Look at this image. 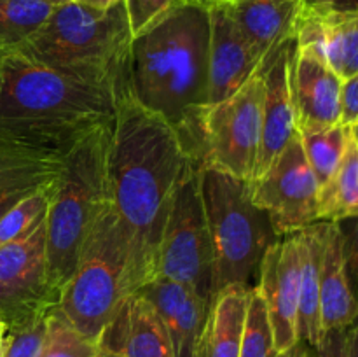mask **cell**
Here are the masks:
<instances>
[{
    "mask_svg": "<svg viewBox=\"0 0 358 357\" xmlns=\"http://www.w3.org/2000/svg\"><path fill=\"white\" fill-rule=\"evenodd\" d=\"M131 38L124 2L100 10L69 0L55 6L16 52L48 69L117 88L128 76Z\"/></svg>",
    "mask_w": 358,
    "mask_h": 357,
    "instance_id": "4",
    "label": "cell"
},
{
    "mask_svg": "<svg viewBox=\"0 0 358 357\" xmlns=\"http://www.w3.org/2000/svg\"><path fill=\"white\" fill-rule=\"evenodd\" d=\"M199 189L213 248V293L227 286L254 290L266 252L282 237L268 212L252 202L247 181L201 167Z\"/></svg>",
    "mask_w": 358,
    "mask_h": 357,
    "instance_id": "6",
    "label": "cell"
},
{
    "mask_svg": "<svg viewBox=\"0 0 358 357\" xmlns=\"http://www.w3.org/2000/svg\"><path fill=\"white\" fill-rule=\"evenodd\" d=\"M304 154L317 177L318 186H324L334 170L338 168L343 154H345L348 140L352 136V128L341 125L322 126V128L297 130Z\"/></svg>",
    "mask_w": 358,
    "mask_h": 357,
    "instance_id": "25",
    "label": "cell"
},
{
    "mask_svg": "<svg viewBox=\"0 0 358 357\" xmlns=\"http://www.w3.org/2000/svg\"><path fill=\"white\" fill-rule=\"evenodd\" d=\"M112 122L87 136L63 161L52 191L45 216V255L49 282L59 300L76 272L87 234L110 203L107 156Z\"/></svg>",
    "mask_w": 358,
    "mask_h": 357,
    "instance_id": "5",
    "label": "cell"
},
{
    "mask_svg": "<svg viewBox=\"0 0 358 357\" xmlns=\"http://www.w3.org/2000/svg\"><path fill=\"white\" fill-rule=\"evenodd\" d=\"M252 290L227 286L215 293L196 357H240Z\"/></svg>",
    "mask_w": 358,
    "mask_h": 357,
    "instance_id": "21",
    "label": "cell"
},
{
    "mask_svg": "<svg viewBox=\"0 0 358 357\" xmlns=\"http://www.w3.org/2000/svg\"><path fill=\"white\" fill-rule=\"evenodd\" d=\"M315 350H317L318 357H348V352H346V329L325 331Z\"/></svg>",
    "mask_w": 358,
    "mask_h": 357,
    "instance_id": "34",
    "label": "cell"
},
{
    "mask_svg": "<svg viewBox=\"0 0 358 357\" xmlns=\"http://www.w3.org/2000/svg\"><path fill=\"white\" fill-rule=\"evenodd\" d=\"M55 184L56 182H52L48 188L24 198L23 202L17 203L13 210H9L0 219V245H6L9 241L27 237L45 219L49 203H51L52 198V191H55Z\"/></svg>",
    "mask_w": 358,
    "mask_h": 357,
    "instance_id": "28",
    "label": "cell"
},
{
    "mask_svg": "<svg viewBox=\"0 0 358 357\" xmlns=\"http://www.w3.org/2000/svg\"><path fill=\"white\" fill-rule=\"evenodd\" d=\"M184 0H124L131 34L136 35Z\"/></svg>",
    "mask_w": 358,
    "mask_h": 357,
    "instance_id": "31",
    "label": "cell"
},
{
    "mask_svg": "<svg viewBox=\"0 0 358 357\" xmlns=\"http://www.w3.org/2000/svg\"><path fill=\"white\" fill-rule=\"evenodd\" d=\"M278 357H318L317 350L313 346H310L304 342H297L296 345L290 350H287L285 354H280Z\"/></svg>",
    "mask_w": 358,
    "mask_h": 357,
    "instance_id": "37",
    "label": "cell"
},
{
    "mask_svg": "<svg viewBox=\"0 0 358 357\" xmlns=\"http://www.w3.org/2000/svg\"><path fill=\"white\" fill-rule=\"evenodd\" d=\"M199 161L191 160L175 189L157 255V275L187 287L212 304L213 248L199 189Z\"/></svg>",
    "mask_w": 358,
    "mask_h": 357,
    "instance_id": "8",
    "label": "cell"
},
{
    "mask_svg": "<svg viewBox=\"0 0 358 357\" xmlns=\"http://www.w3.org/2000/svg\"><path fill=\"white\" fill-rule=\"evenodd\" d=\"M49 315L17 331L7 332L2 357H41L48 335Z\"/></svg>",
    "mask_w": 358,
    "mask_h": 357,
    "instance_id": "30",
    "label": "cell"
},
{
    "mask_svg": "<svg viewBox=\"0 0 358 357\" xmlns=\"http://www.w3.org/2000/svg\"><path fill=\"white\" fill-rule=\"evenodd\" d=\"M327 220H318L299 231L301 241V286L297 310L299 342L317 349L324 331L320 321V268Z\"/></svg>",
    "mask_w": 358,
    "mask_h": 357,
    "instance_id": "22",
    "label": "cell"
},
{
    "mask_svg": "<svg viewBox=\"0 0 358 357\" xmlns=\"http://www.w3.org/2000/svg\"><path fill=\"white\" fill-rule=\"evenodd\" d=\"M208 44V107L236 93L264 65L226 7L212 6Z\"/></svg>",
    "mask_w": 358,
    "mask_h": 357,
    "instance_id": "13",
    "label": "cell"
},
{
    "mask_svg": "<svg viewBox=\"0 0 358 357\" xmlns=\"http://www.w3.org/2000/svg\"><path fill=\"white\" fill-rule=\"evenodd\" d=\"M189 2L199 4V6H205V7H212V6H220V4H227L231 2V0H189Z\"/></svg>",
    "mask_w": 358,
    "mask_h": 357,
    "instance_id": "39",
    "label": "cell"
},
{
    "mask_svg": "<svg viewBox=\"0 0 358 357\" xmlns=\"http://www.w3.org/2000/svg\"><path fill=\"white\" fill-rule=\"evenodd\" d=\"M0 84H2V69H0Z\"/></svg>",
    "mask_w": 358,
    "mask_h": 357,
    "instance_id": "43",
    "label": "cell"
},
{
    "mask_svg": "<svg viewBox=\"0 0 358 357\" xmlns=\"http://www.w3.org/2000/svg\"><path fill=\"white\" fill-rule=\"evenodd\" d=\"M62 168L63 164L0 158V219L24 198L56 182Z\"/></svg>",
    "mask_w": 358,
    "mask_h": 357,
    "instance_id": "24",
    "label": "cell"
},
{
    "mask_svg": "<svg viewBox=\"0 0 358 357\" xmlns=\"http://www.w3.org/2000/svg\"><path fill=\"white\" fill-rule=\"evenodd\" d=\"M41 357H110L101 343L80 335L65 315L55 308L49 314L48 335Z\"/></svg>",
    "mask_w": 358,
    "mask_h": 357,
    "instance_id": "27",
    "label": "cell"
},
{
    "mask_svg": "<svg viewBox=\"0 0 358 357\" xmlns=\"http://www.w3.org/2000/svg\"><path fill=\"white\" fill-rule=\"evenodd\" d=\"M191 160L173 128L133 98L126 76L115 93L107 184L110 205L129 245L133 294L156 279L171 200Z\"/></svg>",
    "mask_w": 358,
    "mask_h": 357,
    "instance_id": "1",
    "label": "cell"
},
{
    "mask_svg": "<svg viewBox=\"0 0 358 357\" xmlns=\"http://www.w3.org/2000/svg\"><path fill=\"white\" fill-rule=\"evenodd\" d=\"M275 343H273V331L269 326L268 310L262 296L257 289L250 293L248 303L247 324L243 331L240 357H278Z\"/></svg>",
    "mask_w": 358,
    "mask_h": 357,
    "instance_id": "29",
    "label": "cell"
},
{
    "mask_svg": "<svg viewBox=\"0 0 358 357\" xmlns=\"http://www.w3.org/2000/svg\"><path fill=\"white\" fill-rule=\"evenodd\" d=\"M289 84L297 130L338 125L343 79L324 59L296 44L290 58Z\"/></svg>",
    "mask_w": 358,
    "mask_h": 357,
    "instance_id": "14",
    "label": "cell"
},
{
    "mask_svg": "<svg viewBox=\"0 0 358 357\" xmlns=\"http://www.w3.org/2000/svg\"><path fill=\"white\" fill-rule=\"evenodd\" d=\"M346 352L348 357H358V321L346 328Z\"/></svg>",
    "mask_w": 358,
    "mask_h": 357,
    "instance_id": "36",
    "label": "cell"
},
{
    "mask_svg": "<svg viewBox=\"0 0 358 357\" xmlns=\"http://www.w3.org/2000/svg\"><path fill=\"white\" fill-rule=\"evenodd\" d=\"M58 304L48 275L44 219L27 237L0 245V322L7 335L48 317Z\"/></svg>",
    "mask_w": 358,
    "mask_h": 357,
    "instance_id": "10",
    "label": "cell"
},
{
    "mask_svg": "<svg viewBox=\"0 0 358 357\" xmlns=\"http://www.w3.org/2000/svg\"><path fill=\"white\" fill-rule=\"evenodd\" d=\"M252 202L266 210L280 237L318 223V186L299 133L259 177L248 182Z\"/></svg>",
    "mask_w": 358,
    "mask_h": 357,
    "instance_id": "11",
    "label": "cell"
},
{
    "mask_svg": "<svg viewBox=\"0 0 358 357\" xmlns=\"http://www.w3.org/2000/svg\"><path fill=\"white\" fill-rule=\"evenodd\" d=\"M301 286L299 231L285 234L268 248L262 259L255 289L268 310L273 343L278 354H285L297 342V310Z\"/></svg>",
    "mask_w": 358,
    "mask_h": 357,
    "instance_id": "12",
    "label": "cell"
},
{
    "mask_svg": "<svg viewBox=\"0 0 358 357\" xmlns=\"http://www.w3.org/2000/svg\"><path fill=\"white\" fill-rule=\"evenodd\" d=\"M320 321L322 331L346 329L358 321V301L346 273L343 237L338 223L327 220L320 268Z\"/></svg>",
    "mask_w": 358,
    "mask_h": 357,
    "instance_id": "20",
    "label": "cell"
},
{
    "mask_svg": "<svg viewBox=\"0 0 358 357\" xmlns=\"http://www.w3.org/2000/svg\"><path fill=\"white\" fill-rule=\"evenodd\" d=\"M343 237V254H345L346 273L350 287L358 301V216L336 220Z\"/></svg>",
    "mask_w": 358,
    "mask_h": 357,
    "instance_id": "32",
    "label": "cell"
},
{
    "mask_svg": "<svg viewBox=\"0 0 358 357\" xmlns=\"http://www.w3.org/2000/svg\"><path fill=\"white\" fill-rule=\"evenodd\" d=\"M101 345L115 357H175L163 321L140 294L128 298Z\"/></svg>",
    "mask_w": 358,
    "mask_h": 357,
    "instance_id": "19",
    "label": "cell"
},
{
    "mask_svg": "<svg viewBox=\"0 0 358 357\" xmlns=\"http://www.w3.org/2000/svg\"><path fill=\"white\" fill-rule=\"evenodd\" d=\"M339 105H341L339 122L353 128L358 122V74L343 80Z\"/></svg>",
    "mask_w": 358,
    "mask_h": 357,
    "instance_id": "33",
    "label": "cell"
},
{
    "mask_svg": "<svg viewBox=\"0 0 358 357\" xmlns=\"http://www.w3.org/2000/svg\"><path fill=\"white\" fill-rule=\"evenodd\" d=\"M358 216V140L350 136L345 154L334 174L318 191V220Z\"/></svg>",
    "mask_w": 358,
    "mask_h": 357,
    "instance_id": "23",
    "label": "cell"
},
{
    "mask_svg": "<svg viewBox=\"0 0 358 357\" xmlns=\"http://www.w3.org/2000/svg\"><path fill=\"white\" fill-rule=\"evenodd\" d=\"M208 7L184 0L133 35L128 56L133 98L170 125L199 163L208 108Z\"/></svg>",
    "mask_w": 358,
    "mask_h": 357,
    "instance_id": "3",
    "label": "cell"
},
{
    "mask_svg": "<svg viewBox=\"0 0 358 357\" xmlns=\"http://www.w3.org/2000/svg\"><path fill=\"white\" fill-rule=\"evenodd\" d=\"M136 294L145 298L163 321L175 357H196L210 304L187 287L164 276L152 279Z\"/></svg>",
    "mask_w": 358,
    "mask_h": 357,
    "instance_id": "16",
    "label": "cell"
},
{
    "mask_svg": "<svg viewBox=\"0 0 358 357\" xmlns=\"http://www.w3.org/2000/svg\"><path fill=\"white\" fill-rule=\"evenodd\" d=\"M55 6L44 0H0V56L16 51L42 27Z\"/></svg>",
    "mask_w": 358,
    "mask_h": 357,
    "instance_id": "26",
    "label": "cell"
},
{
    "mask_svg": "<svg viewBox=\"0 0 358 357\" xmlns=\"http://www.w3.org/2000/svg\"><path fill=\"white\" fill-rule=\"evenodd\" d=\"M0 69L2 160L63 164L87 136L114 121L117 88L48 69L16 51L0 56Z\"/></svg>",
    "mask_w": 358,
    "mask_h": 357,
    "instance_id": "2",
    "label": "cell"
},
{
    "mask_svg": "<svg viewBox=\"0 0 358 357\" xmlns=\"http://www.w3.org/2000/svg\"><path fill=\"white\" fill-rule=\"evenodd\" d=\"M296 44L324 59L343 80L358 74V10L311 13L304 9Z\"/></svg>",
    "mask_w": 358,
    "mask_h": 357,
    "instance_id": "17",
    "label": "cell"
},
{
    "mask_svg": "<svg viewBox=\"0 0 358 357\" xmlns=\"http://www.w3.org/2000/svg\"><path fill=\"white\" fill-rule=\"evenodd\" d=\"M3 346H6V328H3V324L0 322V357H2L3 354Z\"/></svg>",
    "mask_w": 358,
    "mask_h": 357,
    "instance_id": "40",
    "label": "cell"
},
{
    "mask_svg": "<svg viewBox=\"0 0 358 357\" xmlns=\"http://www.w3.org/2000/svg\"><path fill=\"white\" fill-rule=\"evenodd\" d=\"M44 2H49V4H52V6H59V4H63V2H69V0H44Z\"/></svg>",
    "mask_w": 358,
    "mask_h": 357,
    "instance_id": "41",
    "label": "cell"
},
{
    "mask_svg": "<svg viewBox=\"0 0 358 357\" xmlns=\"http://www.w3.org/2000/svg\"><path fill=\"white\" fill-rule=\"evenodd\" d=\"M222 6L264 59L296 37L304 13L301 0H231Z\"/></svg>",
    "mask_w": 358,
    "mask_h": 357,
    "instance_id": "18",
    "label": "cell"
},
{
    "mask_svg": "<svg viewBox=\"0 0 358 357\" xmlns=\"http://www.w3.org/2000/svg\"><path fill=\"white\" fill-rule=\"evenodd\" d=\"M70 2H76L80 4V6H86V7H93V9H110V7L117 6L119 2H124V0H70Z\"/></svg>",
    "mask_w": 358,
    "mask_h": 357,
    "instance_id": "38",
    "label": "cell"
},
{
    "mask_svg": "<svg viewBox=\"0 0 358 357\" xmlns=\"http://www.w3.org/2000/svg\"><path fill=\"white\" fill-rule=\"evenodd\" d=\"M296 49V37L287 41L264 59V107L262 133L255 177L262 174L297 133L290 97L289 69ZM254 177V178H255Z\"/></svg>",
    "mask_w": 358,
    "mask_h": 357,
    "instance_id": "15",
    "label": "cell"
},
{
    "mask_svg": "<svg viewBox=\"0 0 358 357\" xmlns=\"http://www.w3.org/2000/svg\"><path fill=\"white\" fill-rule=\"evenodd\" d=\"M262 107L264 65L236 93L206 108L201 126V167L250 182L261 149Z\"/></svg>",
    "mask_w": 358,
    "mask_h": 357,
    "instance_id": "9",
    "label": "cell"
},
{
    "mask_svg": "<svg viewBox=\"0 0 358 357\" xmlns=\"http://www.w3.org/2000/svg\"><path fill=\"white\" fill-rule=\"evenodd\" d=\"M352 135H353V136H355V139L358 140V122H357V125H355V126H353V128H352Z\"/></svg>",
    "mask_w": 358,
    "mask_h": 357,
    "instance_id": "42",
    "label": "cell"
},
{
    "mask_svg": "<svg viewBox=\"0 0 358 357\" xmlns=\"http://www.w3.org/2000/svg\"><path fill=\"white\" fill-rule=\"evenodd\" d=\"M129 296V245L108 203L84 241L58 310L80 335L101 343Z\"/></svg>",
    "mask_w": 358,
    "mask_h": 357,
    "instance_id": "7",
    "label": "cell"
},
{
    "mask_svg": "<svg viewBox=\"0 0 358 357\" xmlns=\"http://www.w3.org/2000/svg\"><path fill=\"white\" fill-rule=\"evenodd\" d=\"M110 357H115V356H114V354H110Z\"/></svg>",
    "mask_w": 358,
    "mask_h": 357,
    "instance_id": "44",
    "label": "cell"
},
{
    "mask_svg": "<svg viewBox=\"0 0 358 357\" xmlns=\"http://www.w3.org/2000/svg\"><path fill=\"white\" fill-rule=\"evenodd\" d=\"M304 9L311 13H345L358 10V0H301Z\"/></svg>",
    "mask_w": 358,
    "mask_h": 357,
    "instance_id": "35",
    "label": "cell"
}]
</instances>
